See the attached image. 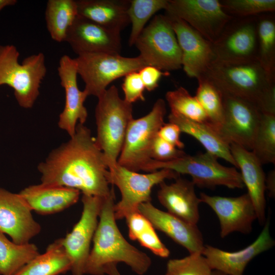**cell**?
Listing matches in <instances>:
<instances>
[{
  "instance_id": "1",
  "label": "cell",
  "mask_w": 275,
  "mask_h": 275,
  "mask_svg": "<svg viewBox=\"0 0 275 275\" xmlns=\"http://www.w3.org/2000/svg\"><path fill=\"white\" fill-rule=\"evenodd\" d=\"M41 183L78 190L101 198L111 192L104 155L90 129L78 123L69 141L53 149L37 167Z\"/></svg>"
},
{
  "instance_id": "2",
  "label": "cell",
  "mask_w": 275,
  "mask_h": 275,
  "mask_svg": "<svg viewBox=\"0 0 275 275\" xmlns=\"http://www.w3.org/2000/svg\"><path fill=\"white\" fill-rule=\"evenodd\" d=\"M115 201L112 186L110 195L102 203L85 274L104 275L107 265L123 262L137 274L143 275L149 270L151 260L146 254L130 244L120 232L115 217Z\"/></svg>"
},
{
  "instance_id": "3",
  "label": "cell",
  "mask_w": 275,
  "mask_h": 275,
  "mask_svg": "<svg viewBox=\"0 0 275 275\" xmlns=\"http://www.w3.org/2000/svg\"><path fill=\"white\" fill-rule=\"evenodd\" d=\"M204 75L223 93L247 100L262 112L275 113V79L257 60L241 63L215 61Z\"/></svg>"
},
{
  "instance_id": "4",
  "label": "cell",
  "mask_w": 275,
  "mask_h": 275,
  "mask_svg": "<svg viewBox=\"0 0 275 275\" xmlns=\"http://www.w3.org/2000/svg\"><path fill=\"white\" fill-rule=\"evenodd\" d=\"M95 112V141L102 152L108 169L117 164L126 131L132 116V104L122 99L112 85L98 98Z\"/></svg>"
},
{
  "instance_id": "5",
  "label": "cell",
  "mask_w": 275,
  "mask_h": 275,
  "mask_svg": "<svg viewBox=\"0 0 275 275\" xmlns=\"http://www.w3.org/2000/svg\"><path fill=\"white\" fill-rule=\"evenodd\" d=\"M20 53L13 45H0V86L13 89L20 106L31 108L40 94V88L47 68L42 52L30 55L19 62Z\"/></svg>"
},
{
  "instance_id": "6",
  "label": "cell",
  "mask_w": 275,
  "mask_h": 275,
  "mask_svg": "<svg viewBox=\"0 0 275 275\" xmlns=\"http://www.w3.org/2000/svg\"><path fill=\"white\" fill-rule=\"evenodd\" d=\"M217 158L206 152L195 155L186 154L168 161L151 159L141 170L152 172L164 169L179 175H188L195 185L200 187L213 188L222 185L231 189L242 188L244 184L240 172L235 167L221 164Z\"/></svg>"
},
{
  "instance_id": "7",
  "label": "cell",
  "mask_w": 275,
  "mask_h": 275,
  "mask_svg": "<svg viewBox=\"0 0 275 275\" xmlns=\"http://www.w3.org/2000/svg\"><path fill=\"white\" fill-rule=\"evenodd\" d=\"M134 45L146 66L168 72L182 67L181 51L166 14L155 15L141 33Z\"/></svg>"
},
{
  "instance_id": "8",
  "label": "cell",
  "mask_w": 275,
  "mask_h": 275,
  "mask_svg": "<svg viewBox=\"0 0 275 275\" xmlns=\"http://www.w3.org/2000/svg\"><path fill=\"white\" fill-rule=\"evenodd\" d=\"M166 102L158 99L151 111L139 119H133L128 126L118 164L138 172L151 159L154 141L160 127L165 123Z\"/></svg>"
},
{
  "instance_id": "9",
  "label": "cell",
  "mask_w": 275,
  "mask_h": 275,
  "mask_svg": "<svg viewBox=\"0 0 275 275\" xmlns=\"http://www.w3.org/2000/svg\"><path fill=\"white\" fill-rule=\"evenodd\" d=\"M74 59L77 74L85 84L84 90L89 96L97 98L115 80L146 66L139 56L129 58L120 54L85 53Z\"/></svg>"
},
{
  "instance_id": "10",
  "label": "cell",
  "mask_w": 275,
  "mask_h": 275,
  "mask_svg": "<svg viewBox=\"0 0 275 275\" xmlns=\"http://www.w3.org/2000/svg\"><path fill=\"white\" fill-rule=\"evenodd\" d=\"M179 177L180 175L176 172L164 169L140 174L117 164L108 169L106 177L108 183L117 186L121 195V200L114 206L116 219L125 218L138 211L142 203L151 202V190L155 185L166 179H176Z\"/></svg>"
},
{
  "instance_id": "11",
  "label": "cell",
  "mask_w": 275,
  "mask_h": 275,
  "mask_svg": "<svg viewBox=\"0 0 275 275\" xmlns=\"http://www.w3.org/2000/svg\"><path fill=\"white\" fill-rule=\"evenodd\" d=\"M257 16L233 17L212 48L216 61L241 63L257 60Z\"/></svg>"
},
{
  "instance_id": "12",
  "label": "cell",
  "mask_w": 275,
  "mask_h": 275,
  "mask_svg": "<svg viewBox=\"0 0 275 275\" xmlns=\"http://www.w3.org/2000/svg\"><path fill=\"white\" fill-rule=\"evenodd\" d=\"M167 14L179 18L213 43L234 17L218 0H169Z\"/></svg>"
},
{
  "instance_id": "13",
  "label": "cell",
  "mask_w": 275,
  "mask_h": 275,
  "mask_svg": "<svg viewBox=\"0 0 275 275\" xmlns=\"http://www.w3.org/2000/svg\"><path fill=\"white\" fill-rule=\"evenodd\" d=\"M105 198L82 195V211L79 220L64 238L62 244L71 262L73 275H85L90 246L97 227Z\"/></svg>"
},
{
  "instance_id": "14",
  "label": "cell",
  "mask_w": 275,
  "mask_h": 275,
  "mask_svg": "<svg viewBox=\"0 0 275 275\" xmlns=\"http://www.w3.org/2000/svg\"><path fill=\"white\" fill-rule=\"evenodd\" d=\"M223 103L220 134L230 145L235 144L251 151L262 112L247 100L225 93Z\"/></svg>"
},
{
  "instance_id": "15",
  "label": "cell",
  "mask_w": 275,
  "mask_h": 275,
  "mask_svg": "<svg viewBox=\"0 0 275 275\" xmlns=\"http://www.w3.org/2000/svg\"><path fill=\"white\" fill-rule=\"evenodd\" d=\"M175 33L182 54V67L190 77L204 75L216 61L212 43L183 20L165 14Z\"/></svg>"
},
{
  "instance_id": "16",
  "label": "cell",
  "mask_w": 275,
  "mask_h": 275,
  "mask_svg": "<svg viewBox=\"0 0 275 275\" xmlns=\"http://www.w3.org/2000/svg\"><path fill=\"white\" fill-rule=\"evenodd\" d=\"M32 211L19 193L0 187V232L9 235L14 242L29 243L40 232L41 227Z\"/></svg>"
},
{
  "instance_id": "17",
  "label": "cell",
  "mask_w": 275,
  "mask_h": 275,
  "mask_svg": "<svg viewBox=\"0 0 275 275\" xmlns=\"http://www.w3.org/2000/svg\"><path fill=\"white\" fill-rule=\"evenodd\" d=\"M200 199L217 215L222 238L234 232L243 234L251 232L253 223L257 218L254 205L247 193L236 197H226L201 193Z\"/></svg>"
},
{
  "instance_id": "18",
  "label": "cell",
  "mask_w": 275,
  "mask_h": 275,
  "mask_svg": "<svg viewBox=\"0 0 275 275\" xmlns=\"http://www.w3.org/2000/svg\"><path fill=\"white\" fill-rule=\"evenodd\" d=\"M65 42L77 56L93 52L120 54L122 48L120 33L78 15L68 30Z\"/></svg>"
},
{
  "instance_id": "19",
  "label": "cell",
  "mask_w": 275,
  "mask_h": 275,
  "mask_svg": "<svg viewBox=\"0 0 275 275\" xmlns=\"http://www.w3.org/2000/svg\"><path fill=\"white\" fill-rule=\"evenodd\" d=\"M58 72L65 93V106L59 115L58 124L71 137L75 133L77 122L84 124L87 120L88 112L84 102L89 96L84 90L80 91L78 88L74 59L63 55L59 61Z\"/></svg>"
},
{
  "instance_id": "20",
  "label": "cell",
  "mask_w": 275,
  "mask_h": 275,
  "mask_svg": "<svg viewBox=\"0 0 275 275\" xmlns=\"http://www.w3.org/2000/svg\"><path fill=\"white\" fill-rule=\"evenodd\" d=\"M268 216L264 227L251 244L236 252H228L210 245H205L202 252L213 270L226 275H243L248 263L259 254L272 248L275 244L269 231Z\"/></svg>"
},
{
  "instance_id": "21",
  "label": "cell",
  "mask_w": 275,
  "mask_h": 275,
  "mask_svg": "<svg viewBox=\"0 0 275 275\" xmlns=\"http://www.w3.org/2000/svg\"><path fill=\"white\" fill-rule=\"evenodd\" d=\"M138 211L146 217L154 228L164 233L186 249L189 254L202 253L205 244L197 225L187 223L169 212L162 211L151 202L142 203Z\"/></svg>"
},
{
  "instance_id": "22",
  "label": "cell",
  "mask_w": 275,
  "mask_h": 275,
  "mask_svg": "<svg viewBox=\"0 0 275 275\" xmlns=\"http://www.w3.org/2000/svg\"><path fill=\"white\" fill-rule=\"evenodd\" d=\"M230 150L239 168L242 180L248 189L254 205L257 219L261 225H264L266 218V176L262 163L252 151L238 145L231 144Z\"/></svg>"
},
{
  "instance_id": "23",
  "label": "cell",
  "mask_w": 275,
  "mask_h": 275,
  "mask_svg": "<svg viewBox=\"0 0 275 275\" xmlns=\"http://www.w3.org/2000/svg\"><path fill=\"white\" fill-rule=\"evenodd\" d=\"M175 180L169 184L165 181L159 184L158 200L169 213L197 225L200 218L199 207L202 202L196 194L195 185L191 181L180 177Z\"/></svg>"
},
{
  "instance_id": "24",
  "label": "cell",
  "mask_w": 275,
  "mask_h": 275,
  "mask_svg": "<svg viewBox=\"0 0 275 275\" xmlns=\"http://www.w3.org/2000/svg\"><path fill=\"white\" fill-rule=\"evenodd\" d=\"M80 191L60 185L40 183L30 185L19 193L32 211L41 215L62 211L75 204Z\"/></svg>"
},
{
  "instance_id": "25",
  "label": "cell",
  "mask_w": 275,
  "mask_h": 275,
  "mask_svg": "<svg viewBox=\"0 0 275 275\" xmlns=\"http://www.w3.org/2000/svg\"><path fill=\"white\" fill-rule=\"evenodd\" d=\"M78 15L120 33L130 22V0H77Z\"/></svg>"
},
{
  "instance_id": "26",
  "label": "cell",
  "mask_w": 275,
  "mask_h": 275,
  "mask_svg": "<svg viewBox=\"0 0 275 275\" xmlns=\"http://www.w3.org/2000/svg\"><path fill=\"white\" fill-rule=\"evenodd\" d=\"M169 122L177 125L181 132L199 141L206 152L221 158L237 168L230 150V144L219 132L207 123L195 122L172 112L168 116Z\"/></svg>"
},
{
  "instance_id": "27",
  "label": "cell",
  "mask_w": 275,
  "mask_h": 275,
  "mask_svg": "<svg viewBox=\"0 0 275 275\" xmlns=\"http://www.w3.org/2000/svg\"><path fill=\"white\" fill-rule=\"evenodd\" d=\"M71 262L62 244V238L49 244L15 275H59L71 270Z\"/></svg>"
},
{
  "instance_id": "28",
  "label": "cell",
  "mask_w": 275,
  "mask_h": 275,
  "mask_svg": "<svg viewBox=\"0 0 275 275\" xmlns=\"http://www.w3.org/2000/svg\"><path fill=\"white\" fill-rule=\"evenodd\" d=\"M77 15L76 1L48 0L45 18L52 39L58 42H65L67 31Z\"/></svg>"
},
{
  "instance_id": "29",
  "label": "cell",
  "mask_w": 275,
  "mask_h": 275,
  "mask_svg": "<svg viewBox=\"0 0 275 275\" xmlns=\"http://www.w3.org/2000/svg\"><path fill=\"white\" fill-rule=\"evenodd\" d=\"M40 254L34 243H16L0 232V275H15Z\"/></svg>"
},
{
  "instance_id": "30",
  "label": "cell",
  "mask_w": 275,
  "mask_h": 275,
  "mask_svg": "<svg viewBox=\"0 0 275 275\" xmlns=\"http://www.w3.org/2000/svg\"><path fill=\"white\" fill-rule=\"evenodd\" d=\"M257 60L275 79V17L273 13L257 16Z\"/></svg>"
},
{
  "instance_id": "31",
  "label": "cell",
  "mask_w": 275,
  "mask_h": 275,
  "mask_svg": "<svg viewBox=\"0 0 275 275\" xmlns=\"http://www.w3.org/2000/svg\"><path fill=\"white\" fill-rule=\"evenodd\" d=\"M125 218L130 239L138 241L142 246L159 257L166 258L169 257V250L161 242L155 229L146 217L138 210L129 214Z\"/></svg>"
},
{
  "instance_id": "32",
  "label": "cell",
  "mask_w": 275,
  "mask_h": 275,
  "mask_svg": "<svg viewBox=\"0 0 275 275\" xmlns=\"http://www.w3.org/2000/svg\"><path fill=\"white\" fill-rule=\"evenodd\" d=\"M197 79L198 86L195 96L204 111L209 125L219 132L224 118L223 93L205 75Z\"/></svg>"
},
{
  "instance_id": "33",
  "label": "cell",
  "mask_w": 275,
  "mask_h": 275,
  "mask_svg": "<svg viewBox=\"0 0 275 275\" xmlns=\"http://www.w3.org/2000/svg\"><path fill=\"white\" fill-rule=\"evenodd\" d=\"M251 151L262 164L275 163V113L262 112Z\"/></svg>"
},
{
  "instance_id": "34",
  "label": "cell",
  "mask_w": 275,
  "mask_h": 275,
  "mask_svg": "<svg viewBox=\"0 0 275 275\" xmlns=\"http://www.w3.org/2000/svg\"><path fill=\"white\" fill-rule=\"evenodd\" d=\"M169 0H130L128 15L131 24L128 44L134 45L146 24L158 11L166 10Z\"/></svg>"
},
{
  "instance_id": "35",
  "label": "cell",
  "mask_w": 275,
  "mask_h": 275,
  "mask_svg": "<svg viewBox=\"0 0 275 275\" xmlns=\"http://www.w3.org/2000/svg\"><path fill=\"white\" fill-rule=\"evenodd\" d=\"M166 99L171 112L195 122L208 124L207 117L197 98L184 88L167 92Z\"/></svg>"
},
{
  "instance_id": "36",
  "label": "cell",
  "mask_w": 275,
  "mask_h": 275,
  "mask_svg": "<svg viewBox=\"0 0 275 275\" xmlns=\"http://www.w3.org/2000/svg\"><path fill=\"white\" fill-rule=\"evenodd\" d=\"M212 271L202 253H193L183 258L169 260L166 275H212Z\"/></svg>"
},
{
  "instance_id": "37",
  "label": "cell",
  "mask_w": 275,
  "mask_h": 275,
  "mask_svg": "<svg viewBox=\"0 0 275 275\" xmlns=\"http://www.w3.org/2000/svg\"><path fill=\"white\" fill-rule=\"evenodd\" d=\"M224 10L234 17H248L273 13L274 0H222Z\"/></svg>"
},
{
  "instance_id": "38",
  "label": "cell",
  "mask_w": 275,
  "mask_h": 275,
  "mask_svg": "<svg viewBox=\"0 0 275 275\" xmlns=\"http://www.w3.org/2000/svg\"><path fill=\"white\" fill-rule=\"evenodd\" d=\"M122 88L124 94V100L132 103L139 101H145L144 85L138 71H133L124 76Z\"/></svg>"
},
{
  "instance_id": "39",
  "label": "cell",
  "mask_w": 275,
  "mask_h": 275,
  "mask_svg": "<svg viewBox=\"0 0 275 275\" xmlns=\"http://www.w3.org/2000/svg\"><path fill=\"white\" fill-rule=\"evenodd\" d=\"M186 153L157 136L153 143L151 159L159 161H168L180 158Z\"/></svg>"
},
{
  "instance_id": "40",
  "label": "cell",
  "mask_w": 275,
  "mask_h": 275,
  "mask_svg": "<svg viewBox=\"0 0 275 275\" xmlns=\"http://www.w3.org/2000/svg\"><path fill=\"white\" fill-rule=\"evenodd\" d=\"M138 72L145 89L148 91H153L158 87L159 81L162 76H168L170 74L169 72L151 66H145Z\"/></svg>"
},
{
  "instance_id": "41",
  "label": "cell",
  "mask_w": 275,
  "mask_h": 275,
  "mask_svg": "<svg viewBox=\"0 0 275 275\" xmlns=\"http://www.w3.org/2000/svg\"><path fill=\"white\" fill-rule=\"evenodd\" d=\"M181 133L180 128L177 125L169 122L164 123L160 127L157 135L175 147L182 150L184 147V144L180 140Z\"/></svg>"
},
{
  "instance_id": "42",
  "label": "cell",
  "mask_w": 275,
  "mask_h": 275,
  "mask_svg": "<svg viewBox=\"0 0 275 275\" xmlns=\"http://www.w3.org/2000/svg\"><path fill=\"white\" fill-rule=\"evenodd\" d=\"M275 172L271 171L265 180L266 190H267L270 197L273 198L275 195Z\"/></svg>"
},
{
  "instance_id": "43",
  "label": "cell",
  "mask_w": 275,
  "mask_h": 275,
  "mask_svg": "<svg viewBox=\"0 0 275 275\" xmlns=\"http://www.w3.org/2000/svg\"><path fill=\"white\" fill-rule=\"evenodd\" d=\"M104 274L107 275H121L116 264H111L107 265L104 268Z\"/></svg>"
},
{
  "instance_id": "44",
  "label": "cell",
  "mask_w": 275,
  "mask_h": 275,
  "mask_svg": "<svg viewBox=\"0 0 275 275\" xmlns=\"http://www.w3.org/2000/svg\"><path fill=\"white\" fill-rule=\"evenodd\" d=\"M17 3L16 0H0V12L4 8L15 5Z\"/></svg>"
},
{
  "instance_id": "45",
  "label": "cell",
  "mask_w": 275,
  "mask_h": 275,
  "mask_svg": "<svg viewBox=\"0 0 275 275\" xmlns=\"http://www.w3.org/2000/svg\"><path fill=\"white\" fill-rule=\"evenodd\" d=\"M212 275H226V274L219 271L213 270Z\"/></svg>"
}]
</instances>
